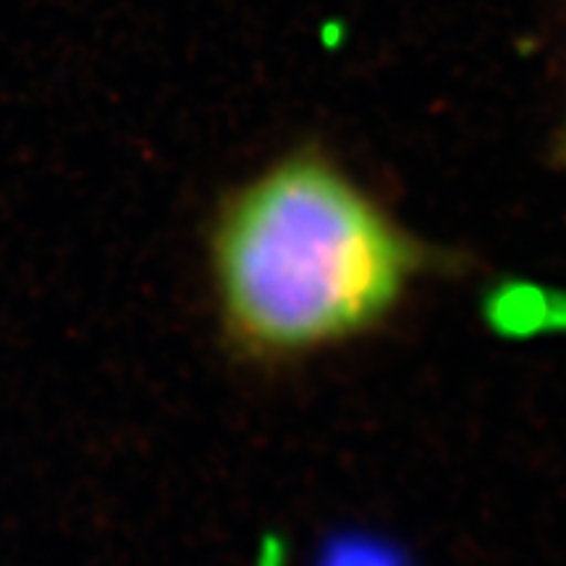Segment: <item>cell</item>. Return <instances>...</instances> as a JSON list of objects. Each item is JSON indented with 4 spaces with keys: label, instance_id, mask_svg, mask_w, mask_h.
Instances as JSON below:
<instances>
[{
    "label": "cell",
    "instance_id": "1",
    "mask_svg": "<svg viewBox=\"0 0 566 566\" xmlns=\"http://www.w3.org/2000/svg\"><path fill=\"white\" fill-rule=\"evenodd\" d=\"M212 265L231 336L281 359L373 331L424 254L328 153L302 147L231 197Z\"/></svg>",
    "mask_w": 566,
    "mask_h": 566
},
{
    "label": "cell",
    "instance_id": "3",
    "mask_svg": "<svg viewBox=\"0 0 566 566\" xmlns=\"http://www.w3.org/2000/svg\"><path fill=\"white\" fill-rule=\"evenodd\" d=\"M556 160H558V166L566 168V124L562 126V134H558V139H556Z\"/></svg>",
    "mask_w": 566,
    "mask_h": 566
},
{
    "label": "cell",
    "instance_id": "2",
    "mask_svg": "<svg viewBox=\"0 0 566 566\" xmlns=\"http://www.w3.org/2000/svg\"><path fill=\"white\" fill-rule=\"evenodd\" d=\"M317 566H409L399 548L378 537L344 535L336 537L317 558Z\"/></svg>",
    "mask_w": 566,
    "mask_h": 566
}]
</instances>
